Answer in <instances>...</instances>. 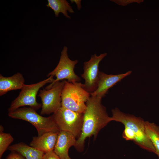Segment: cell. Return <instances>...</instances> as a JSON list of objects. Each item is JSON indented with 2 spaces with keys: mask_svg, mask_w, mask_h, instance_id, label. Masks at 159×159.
<instances>
[{
  "mask_svg": "<svg viewBox=\"0 0 159 159\" xmlns=\"http://www.w3.org/2000/svg\"><path fill=\"white\" fill-rule=\"evenodd\" d=\"M102 98L90 95L86 103V107L83 114L82 132L74 146L79 151L84 149L86 139L93 136L96 138L99 132L112 121L102 104Z\"/></svg>",
  "mask_w": 159,
  "mask_h": 159,
  "instance_id": "obj_1",
  "label": "cell"
},
{
  "mask_svg": "<svg viewBox=\"0 0 159 159\" xmlns=\"http://www.w3.org/2000/svg\"><path fill=\"white\" fill-rule=\"evenodd\" d=\"M112 121L122 124L134 133L135 138L134 142L141 148L155 154V148L145 132V122L142 118L127 114L115 108L112 110Z\"/></svg>",
  "mask_w": 159,
  "mask_h": 159,
  "instance_id": "obj_2",
  "label": "cell"
},
{
  "mask_svg": "<svg viewBox=\"0 0 159 159\" xmlns=\"http://www.w3.org/2000/svg\"><path fill=\"white\" fill-rule=\"evenodd\" d=\"M79 82H71L65 80L61 94V107L78 112L84 113L90 93Z\"/></svg>",
  "mask_w": 159,
  "mask_h": 159,
  "instance_id": "obj_3",
  "label": "cell"
},
{
  "mask_svg": "<svg viewBox=\"0 0 159 159\" xmlns=\"http://www.w3.org/2000/svg\"><path fill=\"white\" fill-rule=\"evenodd\" d=\"M12 118L26 121L36 129L38 136L49 132H58L60 131L52 116L46 117L39 114L36 110L31 107L19 108L9 112Z\"/></svg>",
  "mask_w": 159,
  "mask_h": 159,
  "instance_id": "obj_4",
  "label": "cell"
},
{
  "mask_svg": "<svg viewBox=\"0 0 159 159\" xmlns=\"http://www.w3.org/2000/svg\"><path fill=\"white\" fill-rule=\"evenodd\" d=\"M59 131L69 132L78 138L81 135L83 114L61 107L52 115Z\"/></svg>",
  "mask_w": 159,
  "mask_h": 159,
  "instance_id": "obj_5",
  "label": "cell"
},
{
  "mask_svg": "<svg viewBox=\"0 0 159 159\" xmlns=\"http://www.w3.org/2000/svg\"><path fill=\"white\" fill-rule=\"evenodd\" d=\"M53 76L37 83L25 84L18 96L11 102L8 109L9 112L14 111L20 107L29 106L36 110L42 107V105L36 100L37 94L39 89L46 84L52 83L54 80Z\"/></svg>",
  "mask_w": 159,
  "mask_h": 159,
  "instance_id": "obj_6",
  "label": "cell"
},
{
  "mask_svg": "<svg viewBox=\"0 0 159 159\" xmlns=\"http://www.w3.org/2000/svg\"><path fill=\"white\" fill-rule=\"evenodd\" d=\"M77 60L70 59L68 56V48L64 46L61 52L59 63L55 68L49 73L47 76H51L56 77L55 80L47 86L46 89H48L55 83L61 80H67L69 82H79L80 78L75 73L74 69L77 63Z\"/></svg>",
  "mask_w": 159,
  "mask_h": 159,
  "instance_id": "obj_7",
  "label": "cell"
},
{
  "mask_svg": "<svg viewBox=\"0 0 159 159\" xmlns=\"http://www.w3.org/2000/svg\"><path fill=\"white\" fill-rule=\"evenodd\" d=\"M65 80L55 83L48 89L39 91L38 96L42 102L41 115L53 113L61 107V94Z\"/></svg>",
  "mask_w": 159,
  "mask_h": 159,
  "instance_id": "obj_8",
  "label": "cell"
},
{
  "mask_svg": "<svg viewBox=\"0 0 159 159\" xmlns=\"http://www.w3.org/2000/svg\"><path fill=\"white\" fill-rule=\"evenodd\" d=\"M104 53L97 56L96 54L92 55L90 59L84 63L83 73L81 74L85 80L83 88L90 94L94 92L97 89L100 72L99 64L107 55Z\"/></svg>",
  "mask_w": 159,
  "mask_h": 159,
  "instance_id": "obj_9",
  "label": "cell"
},
{
  "mask_svg": "<svg viewBox=\"0 0 159 159\" xmlns=\"http://www.w3.org/2000/svg\"><path fill=\"white\" fill-rule=\"evenodd\" d=\"M132 73L131 71L119 74H107L100 72L97 88L90 95L102 98L107 93L109 89Z\"/></svg>",
  "mask_w": 159,
  "mask_h": 159,
  "instance_id": "obj_10",
  "label": "cell"
},
{
  "mask_svg": "<svg viewBox=\"0 0 159 159\" xmlns=\"http://www.w3.org/2000/svg\"><path fill=\"white\" fill-rule=\"evenodd\" d=\"M76 137L72 133L66 131H60L54 150L61 159H72L69 157L68 150L72 146H75Z\"/></svg>",
  "mask_w": 159,
  "mask_h": 159,
  "instance_id": "obj_11",
  "label": "cell"
},
{
  "mask_svg": "<svg viewBox=\"0 0 159 159\" xmlns=\"http://www.w3.org/2000/svg\"><path fill=\"white\" fill-rule=\"evenodd\" d=\"M58 132H47L40 136L34 137L30 145L44 153L54 150Z\"/></svg>",
  "mask_w": 159,
  "mask_h": 159,
  "instance_id": "obj_12",
  "label": "cell"
},
{
  "mask_svg": "<svg viewBox=\"0 0 159 159\" xmlns=\"http://www.w3.org/2000/svg\"><path fill=\"white\" fill-rule=\"evenodd\" d=\"M25 80L21 73L17 72L10 77H5L0 74V96L12 90L21 89L24 84Z\"/></svg>",
  "mask_w": 159,
  "mask_h": 159,
  "instance_id": "obj_13",
  "label": "cell"
},
{
  "mask_svg": "<svg viewBox=\"0 0 159 159\" xmlns=\"http://www.w3.org/2000/svg\"><path fill=\"white\" fill-rule=\"evenodd\" d=\"M9 150L19 153L26 159H43L44 153L36 148L21 142L10 146Z\"/></svg>",
  "mask_w": 159,
  "mask_h": 159,
  "instance_id": "obj_14",
  "label": "cell"
},
{
  "mask_svg": "<svg viewBox=\"0 0 159 159\" xmlns=\"http://www.w3.org/2000/svg\"><path fill=\"white\" fill-rule=\"evenodd\" d=\"M47 2V6L53 10L56 17L62 13L66 18L70 19L67 11L71 13H74L70 4L66 0H48Z\"/></svg>",
  "mask_w": 159,
  "mask_h": 159,
  "instance_id": "obj_15",
  "label": "cell"
},
{
  "mask_svg": "<svg viewBox=\"0 0 159 159\" xmlns=\"http://www.w3.org/2000/svg\"><path fill=\"white\" fill-rule=\"evenodd\" d=\"M145 132L155 151L159 159V126L154 122L145 121Z\"/></svg>",
  "mask_w": 159,
  "mask_h": 159,
  "instance_id": "obj_16",
  "label": "cell"
},
{
  "mask_svg": "<svg viewBox=\"0 0 159 159\" xmlns=\"http://www.w3.org/2000/svg\"><path fill=\"white\" fill-rule=\"evenodd\" d=\"M4 128L0 127V158H1L4 152L8 149L10 145L14 140V138L9 133L4 132Z\"/></svg>",
  "mask_w": 159,
  "mask_h": 159,
  "instance_id": "obj_17",
  "label": "cell"
},
{
  "mask_svg": "<svg viewBox=\"0 0 159 159\" xmlns=\"http://www.w3.org/2000/svg\"><path fill=\"white\" fill-rule=\"evenodd\" d=\"M122 137L126 140H135V136L134 133L129 128L125 127V128L122 133Z\"/></svg>",
  "mask_w": 159,
  "mask_h": 159,
  "instance_id": "obj_18",
  "label": "cell"
},
{
  "mask_svg": "<svg viewBox=\"0 0 159 159\" xmlns=\"http://www.w3.org/2000/svg\"><path fill=\"white\" fill-rule=\"evenodd\" d=\"M43 159H61L54 150L44 153Z\"/></svg>",
  "mask_w": 159,
  "mask_h": 159,
  "instance_id": "obj_19",
  "label": "cell"
},
{
  "mask_svg": "<svg viewBox=\"0 0 159 159\" xmlns=\"http://www.w3.org/2000/svg\"><path fill=\"white\" fill-rule=\"evenodd\" d=\"M6 159H24V156L18 153L12 152L7 157Z\"/></svg>",
  "mask_w": 159,
  "mask_h": 159,
  "instance_id": "obj_20",
  "label": "cell"
},
{
  "mask_svg": "<svg viewBox=\"0 0 159 159\" xmlns=\"http://www.w3.org/2000/svg\"><path fill=\"white\" fill-rule=\"evenodd\" d=\"M71 2L75 3L77 5V8L78 10H80L81 7V0H70Z\"/></svg>",
  "mask_w": 159,
  "mask_h": 159,
  "instance_id": "obj_21",
  "label": "cell"
}]
</instances>
